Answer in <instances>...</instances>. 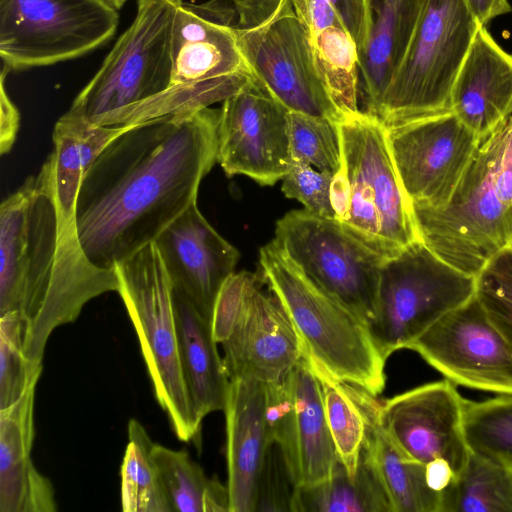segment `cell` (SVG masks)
Returning <instances> with one entry per match:
<instances>
[{"label":"cell","instance_id":"obj_20","mask_svg":"<svg viewBox=\"0 0 512 512\" xmlns=\"http://www.w3.org/2000/svg\"><path fill=\"white\" fill-rule=\"evenodd\" d=\"M221 345L229 379L245 378L263 384L283 380L304 354L289 316L273 293L261 289L260 282Z\"/></svg>","mask_w":512,"mask_h":512},{"label":"cell","instance_id":"obj_48","mask_svg":"<svg viewBox=\"0 0 512 512\" xmlns=\"http://www.w3.org/2000/svg\"><path fill=\"white\" fill-rule=\"evenodd\" d=\"M368 1H369V3L371 2V0H368ZM370 6H371V5H370Z\"/></svg>","mask_w":512,"mask_h":512},{"label":"cell","instance_id":"obj_1","mask_svg":"<svg viewBox=\"0 0 512 512\" xmlns=\"http://www.w3.org/2000/svg\"><path fill=\"white\" fill-rule=\"evenodd\" d=\"M219 109L167 115L110 141L85 173L76 205L82 249L100 269L155 241L192 203L217 162Z\"/></svg>","mask_w":512,"mask_h":512},{"label":"cell","instance_id":"obj_37","mask_svg":"<svg viewBox=\"0 0 512 512\" xmlns=\"http://www.w3.org/2000/svg\"><path fill=\"white\" fill-rule=\"evenodd\" d=\"M475 295L512 347V250H503L484 267Z\"/></svg>","mask_w":512,"mask_h":512},{"label":"cell","instance_id":"obj_47","mask_svg":"<svg viewBox=\"0 0 512 512\" xmlns=\"http://www.w3.org/2000/svg\"><path fill=\"white\" fill-rule=\"evenodd\" d=\"M508 249L512 250V238Z\"/></svg>","mask_w":512,"mask_h":512},{"label":"cell","instance_id":"obj_2","mask_svg":"<svg viewBox=\"0 0 512 512\" xmlns=\"http://www.w3.org/2000/svg\"><path fill=\"white\" fill-rule=\"evenodd\" d=\"M118 289L115 270L89 261L76 223L62 215L48 157L0 206V316L17 314L25 357L42 366L51 333Z\"/></svg>","mask_w":512,"mask_h":512},{"label":"cell","instance_id":"obj_21","mask_svg":"<svg viewBox=\"0 0 512 512\" xmlns=\"http://www.w3.org/2000/svg\"><path fill=\"white\" fill-rule=\"evenodd\" d=\"M453 113L482 142L512 115V55L480 25L451 94Z\"/></svg>","mask_w":512,"mask_h":512},{"label":"cell","instance_id":"obj_32","mask_svg":"<svg viewBox=\"0 0 512 512\" xmlns=\"http://www.w3.org/2000/svg\"><path fill=\"white\" fill-rule=\"evenodd\" d=\"M442 512H512V469L470 453L465 469L443 494Z\"/></svg>","mask_w":512,"mask_h":512},{"label":"cell","instance_id":"obj_41","mask_svg":"<svg viewBox=\"0 0 512 512\" xmlns=\"http://www.w3.org/2000/svg\"><path fill=\"white\" fill-rule=\"evenodd\" d=\"M354 40L359 56L371 32L372 10L368 0H328Z\"/></svg>","mask_w":512,"mask_h":512},{"label":"cell","instance_id":"obj_19","mask_svg":"<svg viewBox=\"0 0 512 512\" xmlns=\"http://www.w3.org/2000/svg\"><path fill=\"white\" fill-rule=\"evenodd\" d=\"M173 290L211 323L218 294L235 273L238 250L192 203L154 241Z\"/></svg>","mask_w":512,"mask_h":512},{"label":"cell","instance_id":"obj_24","mask_svg":"<svg viewBox=\"0 0 512 512\" xmlns=\"http://www.w3.org/2000/svg\"><path fill=\"white\" fill-rule=\"evenodd\" d=\"M347 385L364 414V447L376 467L393 512H442L443 497L428 486L425 465L404 456L383 428L376 396Z\"/></svg>","mask_w":512,"mask_h":512},{"label":"cell","instance_id":"obj_26","mask_svg":"<svg viewBox=\"0 0 512 512\" xmlns=\"http://www.w3.org/2000/svg\"><path fill=\"white\" fill-rule=\"evenodd\" d=\"M421 0H371L369 41L359 56L366 112L377 116L382 98L410 42Z\"/></svg>","mask_w":512,"mask_h":512},{"label":"cell","instance_id":"obj_31","mask_svg":"<svg viewBox=\"0 0 512 512\" xmlns=\"http://www.w3.org/2000/svg\"><path fill=\"white\" fill-rule=\"evenodd\" d=\"M318 72L345 116L359 112V53L342 22L309 32Z\"/></svg>","mask_w":512,"mask_h":512},{"label":"cell","instance_id":"obj_39","mask_svg":"<svg viewBox=\"0 0 512 512\" xmlns=\"http://www.w3.org/2000/svg\"><path fill=\"white\" fill-rule=\"evenodd\" d=\"M296 488L281 449L269 443L258 479L255 511H292Z\"/></svg>","mask_w":512,"mask_h":512},{"label":"cell","instance_id":"obj_17","mask_svg":"<svg viewBox=\"0 0 512 512\" xmlns=\"http://www.w3.org/2000/svg\"><path fill=\"white\" fill-rule=\"evenodd\" d=\"M288 112L258 79L222 102L217 162L227 176L266 186L283 179L293 163Z\"/></svg>","mask_w":512,"mask_h":512},{"label":"cell","instance_id":"obj_40","mask_svg":"<svg viewBox=\"0 0 512 512\" xmlns=\"http://www.w3.org/2000/svg\"><path fill=\"white\" fill-rule=\"evenodd\" d=\"M259 282L258 275L241 271L233 273L222 286L211 319L212 334L218 344L233 331L251 292Z\"/></svg>","mask_w":512,"mask_h":512},{"label":"cell","instance_id":"obj_42","mask_svg":"<svg viewBox=\"0 0 512 512\" xmlns=\"http://www.w3.org/2000/svg\"><path fill=\"white\" fill-rule=\"evenodd\" d=\"M492 181L501 201L512 206V115L500 129Z\"/></svg>","mask_w":512,"mask_h":512},{"label":"cell","instance_id":"obj_23","mask_svg":"<svg viewBox=\"0 0 512 512\" xmlns=\"http://www.w3.org/2000/svg\"><path fill=\"white\" fill-rule=\"evenodd\" d=\"M36 384L13 405L0 410V512H54L55 491L34 466Z\"/></svg>","mask_w":512,"mask_h":512},{"label":"cell","instance_id":"obj_29","mask_svg":"<svg viewBox=\"0 0 512 512\" xmlns=\"http://www.w3.org/2000/svg\"><path fill=\"white\" fill-rule=\"evenodd\" d=\"M152 454L174 511L230 512L228 487L207 477L187 451L154 443Z\"/></svg>","mask_w":512,"mask_h":512},{"label":"cell","instance_id":"obj_4","mask_svg":"<svg viewBox=\"0 0 512 512\" xmlns=\"http://www.w3.org/2000/svg\"><path fill=\"white\" fill-rule=\"evenodd\" d=\"M341 164L332 181L335 219L387 260L420 240L388 143L387 128L359 111L337 123Z\"/></svg>","mask_w":512,"mask_h":512},{"label":"cell","instance_id":"obj_36","mask_svg":"<svg viewBox=\"0 0 512 512\" xmlns=\"http://www.w3.org/2000/svg\"><path fill=\"white\" fill-rule=\"evenodd\" d=\"M42 366H35L25 357L16 313L0 316V410L17 402L37 384Z\"/></svg>","mask_w":512,"mask_h":512},{"label":"cell","instance_id":"obj_8","mask_svg":"<svg viewBox=\"0 0 512 512\" xmlns=\"http://www.w3.org/2000/svg\"><path fill=\"white\" fill-rule=\"evenodd\" d=\"M479 27L464 0H421L376 117L390 127L452 111L453 85Z\"/></svg>","mask_w":512,"mask_h":512},{"label":"cell","instance_id":"obj_5","mask_svg":"<svg viewBox=\"0 0 512 512\" xmlns=\"http://www.w3.org/2000/svg\"><path fill=\"white\" fill-rule=\"evenodd\" d=\"M259 263L262 279L300 337L303 357L378 396L385 387L386 360L367 322L312 283L272 241L260 249Z\"/></svg>","mask_w":512,"mask_h":512},{"label":"cell","instance_id":"obj_7","mask_svg":"<svg viewBox=\"0 0 512 512\" xmlns=\"http://www.w3.org/2000/svg\"><path fill=\"white\" fill-rule=\"evenodd\" d=\"M237 43L255 77L288 111L329 119L346 116L315 64L306 28L291 0H228Z\"/></svg>","mask_w":512,"mask_h":512},{"label":"cell","instance_id":"obj_27","mask_svg":"<svg viewBox=\"0 0 512 512\" xmlns=\"http://www.w3.org/2000/svg\"><path fill=\"white\" fill-rule=\"evenodd\" d=\"M131 126L93 125L68 111L56 122L49 158L57 203L70 222L76 223L77 199L85 173L107 144Z\"/></svg>","mask_w":512,"mask_h":512},{"label":"cell","instance_id":"obj_28","mask_svg":"<svg viewBox=\"0 0 512 512\" xmlns=\"http://www.w3.org/2000/svg\"><path fill=\"white\" fill-rule=\"evenodd\" d=\"M292 511L393 512V509L376 467L363 446L354 477L338 460L327 480L296 488Z\"/></svg>","mask_w":512,"mask_h":512},{"label":"cell","instance_id":"obj_34","mask_svg":"<svg viewBox=\"0 0 512 512\" xmlns=\"http://www.w3.org/2000/svg\"><path fill=\"white\" fill-rule=\"evenodd\" d=\"M309 364L320 382L326 421L338 459L348 474L354 477L366 436L364 414L347 383Z\"/></svg>","mask_w":512,"mask_h":512},{"label":"cell","instance_id":"obj_43","mask_svg":"<svg viewBox=\"0 0 512 512\" xmlns=\"http://www.w3.org/2000/svg\"><path fill=\"white\" fill-rule=\"evenodd\" d=\"M8 73V70L2 67L0 77V151L2 155L11 150L16 139L20 120L19 112L5 88V77Z\"/></svg>","mask_w":512,"mask_h":512},{"label":"cell","instance_id":"obj_38","mask_svg":"<svg viewBox=\"0 0 512 512\" xmlns=\"http://www.w3.org/2000/svg\"><path fill=\"white\" fill-rule=\"evenodd\" d=\"M333 176L309 164L293 162L282 179V192L287 198L301 202L314 215L335 218L331 196Z\"/></svg>","mask_w":512,"mask_h":512},{"label":"cell","instance_id":"obj_46","mask_svg":"<svg viewBox=\"0 0 512 512\" xmlns=\"http://www.w3.org/2000/svg\"><path fill=\"white\" fill-rule=\"evenodd\" d=\"M109 5H111L113 8H115L116 10H119L120 8L123 7V5L125 4V2L127 0H105Z\"/></svg>","mask_w":512,"mask_h":512},{"label":"cell","instance_id":"obj_33","mask_svg":"<svg viewBox=\"0 0 512 512\" xmlns=\"http://www.w3.org/2000/svg\"><path fill=\"white\" fill-rule=\"evenodd\" d=\"M463 427L471 454L512 469V393L464 399Z\"/></svg>","mask_w":512,"mask_h":512},{"label":"cell","instance_id":"obj_9","mask_svg":"<svg viewBox=\"0 0 512 512\" xmlns=\"http://www.w3.org/2000/svg\"><path fill=\"white\" fill-rule=\"evenodd\" d=\"M500 129L480 143L445 205L411 206L419 239L452 267L475 278L509 248L512 238V206L501 201L492 181Z\"/></svg>","mask_w":512,"mask_h":512},{"label":"cell","instance_id":"obj_44","mask_svg":"<svg viewBox=\"0 0 512 512\" xmlns=\"http://www.w3.org/2000/svg\"><path fill=\"white\" fill-rule=\"evenodd\" d=\"M425 476L428 486L435 492L443 494L456 480L451 465L442 458H437L425 465Z\"/></svg>","mask_w":512,"mask_h":512},{"label":"cell","instance_id":"obj_16","mask_svg":"<svg viewBox=\"0 0 512 512\" xmlns=\"http://www.w3.org/2000/svg\"><path fill=\"white\" fill-rule=\"evenodd\" d=\"M269 443L282 451L296 487L327 480L338 456L330 434L320 382L303 357L283 380L265 384Z\"/></svg>","mask_w":512,"mask_h":512},{"label":"cell","instance_id":"obj_30","mask_svg":"<svg viewBox=\"0 0 512 512\" xmlns=\"http://www.w3.org/2000/svg\"><path fill=\"white\" fill-rule=\"evenodd\" d=\"M153 445L141 423L130 419L120 470L121 505L125 512H174L152 454Z\"/></svg>","mask_w":512,"mask_h":512},{"label":"cell","instance_id":"obj_13","mask_svg":"<svg viewBox=\"0 0 512 512\" xmlns=\"http://www.w3.org/2000/svg\"><path fill=\"white\" fill-rule=\"evenodd\" d=\"M272 242L312 283L369 323L385 259L349 235L335 218L305 209L280 218Z\"/></svg>","mask_w":512,"mask_h":512},{"label":"cell","instance_id":"obj_14","mask_svg":"<svg viewBox=\"0 0 512 512\" xmlns=\"http://www.w3.org/2000/svg\"><path fill=\"white\" fill-rule=\"evenodd\" d=\"M386 128L391 155L410 206L445 205L480 139L453 111Z\"/></svg>","mask_w":512,"mask_h":512},{"label":"cell","instance_id":"obj_10","mask_svg":"<svg viewBox=\"0 0 512 512\" xmlns=\"http://www.w3.org/2000/svg\"><path fill=\"white\" fill-rule=\"evenodd\" d=\"M476 293V278L438 257L421 240L384 261L368 323L383 358L409 345Z\"/></svg>","mask_w":512,"mask_h":512},{"label":"cell","instance_id":"obj_12","mask_svg":"<svg viewBox=\"0 0 512 512\" xmlns=\"http://www.w3.org/2000/svg\"><path fill=\"white\" fill-rule=\"evenodd\" d=\"M119 23L105 0H0V58L22 71L81 57L105 44Z\"/></svg>","mask_w":512,"mask_h":512},{"label":"cell","instance_id":"obj_22","mask_svg":"<svg viewBox=\"0 0 512 512\" xmlns=\"http://www.w3.org/2000/svg\"><path fill=\"white\" fill-rule=\"evenodd\" d=\"M223 411L230 512H255L258 479L269 444L265 384L229 379Z\"/></svg>","mask_w":512,"mask_h":512},{"label":"cell","instance_id":"obj_18","mask_svg":"<svg viewBox=\"0 0 512 512\" xmlns=\"http://www.w3.org/2000/svg\"><path fill=\"white\" fill-rule=\"evenodd\" d=\"M463 417L464 398L446 378L395 395L379 406L380 422L404 456L423 465L445 459L456 479L470 458Z\"/></svg>","mask_w":512,"mask_h":512},{"label":"cell","instance_id":"obj_3","mask_svg":"<svg viewBox=\"0 0 512 512\" xmlns=\"http://www.w3.org/2000/svg\"><path fill=\"white\" fill-rule=\"evenodd\" d=\"M183 1L137 0L131 25L67 111L100 126H131L173 115L171 34Z\"/></svg>","mask_w":512,"mask_h":512},{"label":"cell","instance_id":"obj_45","mask_svg":"<svg viewBox=\"0 0 512 512\" xmlns=\"http://www.w3.org/2000/svg\"><path fill=\"white\" fill-rule=\"evenodd\" d=\"M469 11L480 23L485 26L492 19L510 13L512 7L508 0H464Z\"/></svg>","mask_w":512,"mask_h":512},{"label":"cell","instance_id":"obj_6","mask_svg":"<svg viewBox=\"0 0 512 512\" xmlns=\"http://www.w3.org/2000/svg\"><path fill=\"white\" fill-rule=\"evenodd\" d=\"M118 292L137 333L155 397L180 441L201 447L178 349L173 287L154 242L114 267Z\"/></svg>","mask_w":512,"mask_h":512},{"label":"cell","instance_id":"obj_11","mask_svg":"<svg viewBox=\"0 0 512 512\" xmlns=\"http://www.w3.org/2000/svg\"><path fill=\"white\" fill-rule=\"evenodd\" d=\"M228 0L183 1L171 34L173 114L223 102L257 80L237 43Z\"/></svg>","mask_w":512,"mask_h":512},{"label":"cell","instance_id":"obj_35","mask_svg":"<svg viewBox=\"0 0 512 512\" xmlns=\"http://www.w3.org/2000/svg\"><path fill=\"white\" fill-rule=\"evenodd\" d=\"M288 134L293 162L315 166L336 174L341 164V141L337 123L300 112H288Z\"/></svg>","mask_w":512,"mask_h":512},{"label":"cell","instance_id":"obj_15","mask_svg":"<svg viewBox=\"0 0 512 512\" xmlns=\"http://www.w3.org/2000/svg\"><path fill=\"white\" fill-rule=\"evenodd\" d=\"M408 349L455 385L512 393V347L476 295L441 317Z\"/></svg>","mask_w":512,"mask_h":512},{"label":"cell","instance_id":"obj_25","mask_svg":"<svg viewBox=\"0 0 512 512\" xmlns=\"http://www.w3.org/2000/svg\"><path fill=\"white\" fill-rule=\"evenodd\" d=\"M181 367L198 419L224 409L229 378L217 350L211 323L173 290Z\"/></svg>","mask_w":512,"mask_h":512}]
</instances>
